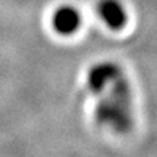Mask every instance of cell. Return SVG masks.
Wrapping results in <instances>:
<instances>
[{"label": "cell", "mask_w": 157, "mask_h": 157, "mask_svg": "<svg viewBox=\"0 0 157 157\" xmlns=\"http://www.w3.org/2000/svg\"><path fill=\"white\" fill-rule=\"evenodd\" d=\"M51 26L61 36H71L82 26V15L74 6L63 5L52 13Z\"/></svg>", "instance_id": "obj_1"}, {"label": "cell", "mask_w": 157, "mask_h": 157, "mask_svg": "<svg viewBox=\"0 0 157 157\" xmlns=\"http://www.w3.org/2000/svg\"><path fill=\"white\" fill-rule=\"evenodd\" d=\"M98 15L102 22L112 31H119L127 23V12L119 0H99Z\"/></svg>", "instance_id": "obj_2"}]
</instances>
